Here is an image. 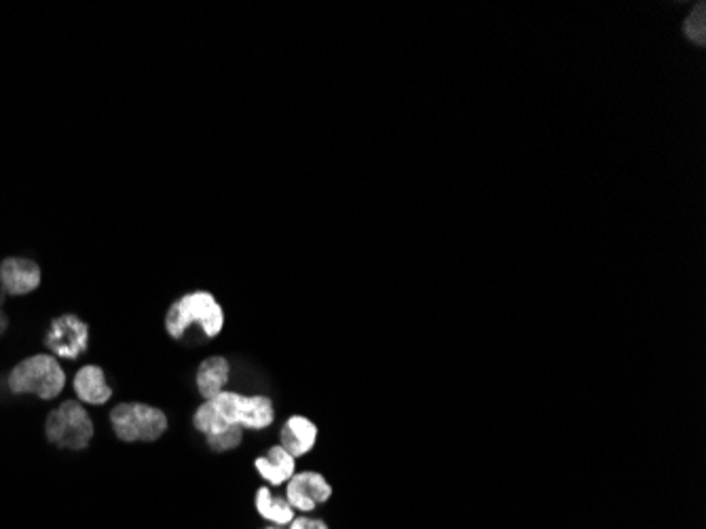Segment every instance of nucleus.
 <instances>
[{
	"mask_svg": "<svg viewBox=\"0 0 706 529\" xmlns=\"http://www.w3.org/2000/svg\"><path fill=\"white\" fill-rule=\"evenodd\" d=\"M265 529H282V527H275V525H269V527H265Z\"/></svg>",
	"mask_w": 706,
	"mask_h": 529,
	"instance_id": "6ab92c4d",
	"label": "nucleus"
},
{
	"mask_svg": "<svg viewBox=\"0 0 706 529\" xmlns=\"http://www.w3.org/2000/svg\"><path fill=\"white\" fill-rule=\"evenodd\" d=\"M7 386L13 394H34L43 400L60 396L66 386V373L53 356H32L22 360L9 373Z\"/></svg>",
	"mask_w": 706,
	"mask_h": 529,
	"instance_id": "f03ea898",
	"label": "nucleus"
},
{
	"mask_svg": "<svg viewBox=\"0 0 706 529\" xmlns=\"http://www.w3.org/2000/svg\"><path fill=\"white\" fill-rule=\"evenodd\" d=\"M3 301H5V295H3V293H0V305H3Z\"/></svg>",
	"mask_w": 706,
	"mask_h": 529,
	"instance_id": "a211bd4d",
	"label": "nucleus"
},
{
	"mask_svg": "<svg viewBox=\"0 0 706 529\" xmlns=\"http://www.w3.org/2000/svg\"><path fill=\"white\" fill-rule=\"evenodd\" d=\"M254 468L271 487H280L296 474V458L282 445H273L265 455L254 460Z\"/></svg>",
	"mask_w": 706,
	"mask_h": 529,
	"instance_id": "1a4fd4ad",
	"label": "nucleus"
},
{
	"mask_svg": "<svg viewBox=\"0 0 706 529\" xmlns=\"http://www.w3.org/2000/svg\"><path fill=\"white\" fill-rule=\"evenodd\" d=\"M706 7L704 3H698L690 15L685 17V24H683V32L687 39H690V43L698 45V47H704L706 43Z\"/></svg>",
	"mask_w": 706,
	"mask_h": 529,
	"instance_id": "4468645a",
	"label": "nucleus"
},
{
	"mask_svg": "<svg viewBox=\"0 0 706 529\" xmlns=\"http://www.w3.org/2000/svg\"><path fill=\"white\" fill-rule=\"evenodd\" d=\"M284 498L299 513H313L320 504H326L332 498V485L324 479V474L305 470L294 474L286 483Z\"/></svg>",
	"mask_w": 706,
	"mask_h": 529,
	"instance_id": "423d86ee",
	"label": "nucleus"
},
{
	"mask_svg": "<svg viewBox=\"0 0 706 529\" xmlns=\"http://www.w3.org/2000/svg\"><path fill=\"white\" fill-rule=\"evenodd\" d=\"M231 379V362L225 356H210L199 364L197 369V390L203 400H210L225 392Z\"/></svg>",
	"mask_w": 706,
	"mask_h": 529,
	"instance_id": "9d476101",
	"label": "nucleus"
},
{
	"mask_svg": "<svg viewBox=\"0 0 706 529\" xmlns=\"http://www.w3.org/2000/svg\"><path fill=\"white\" fill-rule=\"evenodd\" d=\"M45 345L55 356L77 360L87 352L89 326L74 314L58 316L47 328Z\"/></svg>",
	"mask_w": 706,
	"mask_h": 529,
	"instance_id": "39448f33",
	"label": "nucleus"
},
{
	"mask_svg": "<svg viewBox=\"0 0 706 529\" xmlns=\"http://www.w3.org/2000/svg\"><path fill=\"white\" fill-rule=\"evenodd\" d=\"M7 326H9V322H7V316H5L3 312H0V335H5V331H7Z\"/></svg>",
	"mask_w": 706,
	"mask_h": 529,
	"instance_id": "f3484780",
	"label": "nucleus"
},
{
	"mask_svg": "<svg viewBox=\"0 0 706 529\" xmlns=\"http://www.w3.org/2000/svg\"><path fill=\"white\" fill-rule=\"evenodd\" d=\"M0 282H3L5 293L24 297L41 284V267L24 257L5 259L0 265Z\"/></svg>",
	"mask_w": 706,
	"mask_h": 529,
	"instance_id": "0eeeda50",
	"label": "nucleus"
},
{
	"mask_svg": "<svg viewBox=\"0 0 706 529\" xmlns=\"http://www.w3.org/2000/svg\"><path fill=\"white\" fill-rule=\"evenodd\" d=\"M288 529H330L326 521L315 519V517H294V521L290 523Z\"/></svg>",
	"mask_w": 706,
	"mask_h": 529,
	"instance_id": "dca6fc26",
	"label": "nucleus"
},
{
	"mask_svg": "<svg viewBox=\"0 0 706 529\" xmlns=\"http://www.w3.org/2000/svg\"><path fill=\"white\" fill-rule=\"evenodd\" d=\"M110 424L123 443H153L167 430V415L144 403H121L110 411Z\"/></svg>",
	"mask_w": 706,
	"mask_h": 529,
	"instance_id": "7ed1b4c3",
	"label": "nucleus"
},
{
	"mask_svg": "<svg viewBox=\"0 0 706 529\" xmlns=\"http://www.w3.org/2000/svg\"><path fill=\"white\" fill-rule=\"evenodd\" d=\"M275 422V405L265 394H252L241 400L239 426L244 430H267Z\"/></svg>",
	"mask_w": 706,
	"mask_h": 529,
	"instance_id": "f8f14e48",
	"label": "nucleus"
},
{
	"mask_svg": "<svg viewBox=\"0 0 706 529\" xmlns=\"http://www.w3.org/2000/svg\"><path fill=\"white\" fill-rule=\"evenodd\" d=\"M74 392L89 405H104L113 396V388L108 386L106 373L96 367V364H87V367L79 369V373L74 375Z\"/></svg>",
	"mask_w": 706,
	"mask_h": 529,
	"instance_id": "9b49d317",
	"label": "nucleus"
},
{
	"mask_svg": "<svg viewBox=\"0 0 706 529\" xmlns=\"http://www.w3.org/2000/svg\"><path fill=\"white\" fill-rule=\"evenodd\" d=\"M199 326L203 337L216 339L225 328V312L216 297L208 290H193V293L176 299L165 314V331L172 339L182 341L191 331V326Z\"/></svg>",
	"mask_w": 706,
	"mask_h": 529,
	"instance_id": "f257e3e1",
	"label": "nucleus"
},
{
	"mask_svg": "<svg viewBox=\"0 0 706 529\" xmlns=\"http://www.w3.org/2000/svg\"><path fill=\"white\" fill-rule=\"evenodd\" d=\"M254 508L260 517L275 527L290 525L296 517V510L288 504V500L282 496H275L271 487H267V485L258 487L256 496H254Z\"/></svg>",
	"mask_w": 706,
	"mask_h": 529,
	"instance_id": "ddd939ff",
	"label": "nucleus"
},
{
	"mask_svg": "<svg viewBox=\"0 0 706 529\" xmlns=\"http://www.w3.org/2000/svg\"><path fill=\"white\" fill-rule=\"evenodd\" d=\"M47 441L60 449L83 451L94 439V422L89 413L77 403L66 400L58 409L51 411L45 422Z\"/></svg>",
	"mask_w": 706,
	"mask_h": 529,
	"instance_id": "20e7f679",
	"label": "nucleus"
},
{
	"mask_svg": "<svg viewBox=\"0 0 706 529\" xmlns=\"http://www.w3.org/2000/svg\"><path fill=\"white\" fill-rule=\"evenodd\" d=\"M280 441V445L294 458H305L318 443V426L305 415H290L282 426Z\"/></svg>",
	"mask_w": 706,
	"mask_h": 529,
	"instance_id": "6e6552de",
	"label": "nucleus"
},
{
	"mask_svg": "<svg viewBox=\"0 0 706 529\" xmlns=\"http://www.w3.org/2000/svg\"><path fill=\"white\" fill-rule=\"evenodd\" d=\"M241 441H244V428H239V426H233L225 432H220L216 436H210V439H206L208 447L216 453H227V451H233L241 445Z\"/></svg>",
	"mask_w": 706,
	"mask_h": 529,
	"instance_id": "2eb2a0df",
	"label": "nucleus"
}]
</instances>
